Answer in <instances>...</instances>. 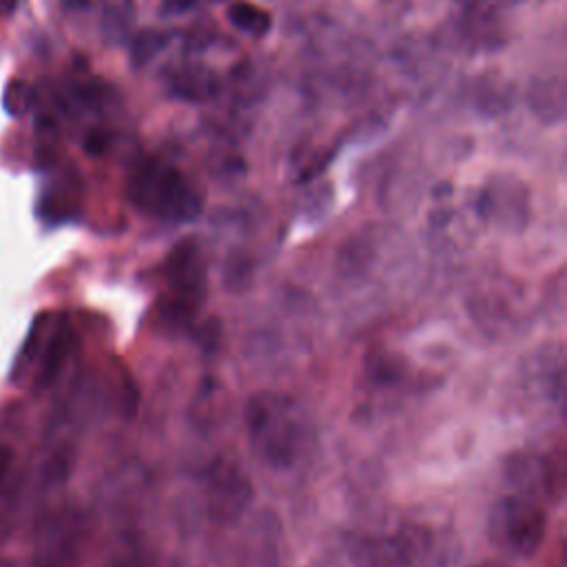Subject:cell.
I'll return each instance as SVG.
<instances>
[{"label": "cell", "mask_w": 567, "mask_h": 567, "mask_svg": "<svg viewBox=\"0 0 567 567\" xmlns=\"http://www.w3.org/2000/svg\"><path fill=\"white\" fill-rule=\"evenodd\" d=\"M529 104L538 117L558 122L565 115V86L560 78H543L529 86Z\"/></svg>", "instance_id": "9"}, {"label": "cell", "mask_w": 567, "mask_h": 567, "mask_svg": "<svg viewBox=\"0 0 567 567\" xmlns=\"http://www.w3.org/2000/svg\"><path fill=\"white\" fill-rule=\"evenodd\" d=\"M16 0H0V13H9L13 9Z\"/></svg>", "instance_id": "19"}, {"label": "cell", "mask_w": 567, "mask_h": 567, "mask_svg": "<svg viewBox=\"0 0 567 567\" xmlns=\"http://www.w3.org/2000/svg\"><path fill=\"white\" fill-rule=\"evenodd\" d=\"M368 370H370L372 381L381 383V385H390L403 377V363H399L388 352H374L368 363Z\"/></svg>", "instance_id": "15"}, {"label": "cell", "mask_w": 567, "mask_h": 567, "mask_svg": "<svg viewBox=\"0 0 567 567\" xmlns=\"http://www.w3.org/2000/svg\"><path fill=\"white\" fill-rule=\"evenodd\" d=\"M166 281L171 288L168 315L179 321H188L193 308H197L206 292V266L202 252L193 239L179 241L166 259Z\"/></svg>", "instance_id": "4"}, {"label": "cell", "mask_w": 567, "mask_h": 567, "mask_svg": "<svg viewBox=\"0 0 567 567\" xmlns=\"http://www.w3.org/2000/svg\"><path fill=\"white\" fill-rule=\"evenodd\" d=\"M2 467H4V458L0 456V472H2Z\"/></svg>", "instance_id": "20"}, {"label": "cell", "mask_w": 567, "mask_h": 567, "mask_svg": "<svg viewBox=\"0 0 567 567\" xmlns=\"http://www.w3.org/2000/svg\"><path fill=\"white\" fill-rule=\"evenodd\" d=\"M226 16H228V22L235 29H239V31L252 35V38L266 35L270 31V24H272L270 13L259 9L257 4H250V2H233L228 7Z\"/></svg>", "instance_id": "10"}, {"label": "cell", "mask_w": 567, "mask_h": 567, "mask_svg": "<svg viewBox=\"0 0 567 567\" xmlns=\"http://www.w3.org/2000/svg\"><path fill=\"white\" fill-rule=\"evenodd\" d=\"M244 425L252 454L270 470H295L315 450V425L288 394L264 390L248 396Z\"/></svg>", "instance_id": "1"}, {"label": "cell", "mask_w": 567, "mask_h": 567, "mask_svg": "<svg viewBox=\"0 0 567 567\" xmlns=\"http://www.w3.org/2000/svg\"><path fill=\"white\" fill-rule=\"evenodd\" d=\"M126 193L142 213L164 221H193L202 213L199 193L175 166L159 159L137 164Z\"/></svg>", "instance_id": "2"}, {"label": "cell", "mask_w": 567, "mask_h": 567, "mask_svg": "<svg viewBox=\"0 0 567 567\" xmlns=\"http://www.w3.org/2000/svg\"><path fill=\"white\" fill-rule=\"evenodd\" d=\"M33 102H35V91H33L27 82H22V80H11V82L7 84L4 95H2V106H4V111H7L9 115L20 117V115L29 113L31 106H33Z\"/></svg>", "instance_id": "14"}, {"label": "cell", "mask_w": 567, "mask_h": 567, "mask_svg": "<svg viewBox=\"0 0 567 567\" xmlns=\"http://www.w3.org/2000/svg\"><path fill=\"white\" fill-rule=\"evenodd\" d=\"M507 478L518 489V494L538 496L551 492V463L536 454H512L505 467Z\"/></svg>", "instance_id": "8"}, {"label": "cell", "mask_w": 567, "mask_h": 567, "mask_svg": "<svg viewBox=\"0 0 567 567\" xmlns=\"http://www.w3.org/2000/svg\"><path fill=\"white\" fill-rule=\"evenodd\" d=\"M206 503L215 520L228 523L244 514L252 501V485L244 467L230 458H217L206 472Z\"/></svg>", "instance_id": "5"}, {"label": "cell", "mask_w": 567, "mask_h": 567, "mask_svg": "<svg viewBox=\"0 0 567 567\" xmlns=\"http://www.w3.org/2000/svg\"><path fill=\"white\" fill-rule=\"evenodd\" d=\"M195 0H162V13L164 16H175V13H184L193 7Z\"/></svg>", "instance_id": "16"}, {"label": "cell", "mask_w": 567, "mask_h": 567, "mask_svg": "<svg viewBox=\"0 0 567 567\" xmlns=\"http://www.w3.org/2000/svg\"><path fill=\"white\" fill-rule=\"evenodd\" d=\"M481 215L505 230H518L529 217L527 188L514 177L492 179L478 199Z\"/></svg>", "instance_id": "6"}, {"label": "cell", "mask_w": 567, "mask_h": 567, "mask_svg": "<svg viewBox=\"0 0 567 567\" xmlns=\"http://www.w3.org/2000/svg\"><path fill=\"white\" fill-rule=\"evenodd\" d=\"M62 4L69 9H80V7H86V0H62Z\"/></svg>", "instance_id": "17"}, {"label": "cell", "mask_w": 567, "mask_h": 567, "mask_svg": "<svg viewBox=\"0 0 567 567\" xmlns=\"http://www.w3.org/2000/svg\"><path fill=\"white\" fill-rule=\"evenodd\" d=\"M173 89L184 97L204 100L206 95H210V91H215V80L204 69H182L175 73Z\"/></svg>", "instance_id": "11"}, {"label": "cell", "mask_w": 567, "mask_h": 567, "mask_svg": "<svg viewBox=\"0 0 567 567\" xmlns=\"http://www.w3.org/2000/svg\"><path fill=\"white\" fill-rule=\"evenodd\" d=\"M470 567H505V565L498 563V560H483V563H474Z\"/></svg>", "instance_id": "18"}, {"label": "cell", "mask_w": 567, "mask_h": 567, "mask_svg": "<svg viewBox=\"0 0 567 567\" xmlns=\"http://www.w3.org/2000/svg\"><path fill=\"white\" fill-rule=\"evenodd\" d=\"M403 567H443L445 543L425 523H405L388 538Z\"/></svg>", "instance_id": "7"}, {"label": "cell", "mask_w": 567, "mask_h": 567, "mask_svg": "<svg viewBox=\"0 0 567 567\" xmlns=\"http://www.w3.org/2000/svg\"><path fill=\"white\" fill-rule=\"evenodd\" d=\"M359 567H403V563L392 551L388 538L383 540H368L354 551Z\"/></svg>", "instance_id": "13"}, {"label": "cell", "mask_w": 567, "mask_h": 567, "mask_svg": "<svg viewBox=\"0 0 567 567\" xmlns=\"http://www.w3.org/2000/svg\"><path fill=\"white\" fill-rule=\"evenodd\" d=\"M168 44V35L157 29L140 31L131 42V60L135 66L148 64L164 47Z\"/></svg>", "instance_id": "12"}, {"label": "cell", "mask_w": 567, "mask_h": 567, "mask_svg": "<svg viewBox=\"0 0 567 567\" xmlns=\"http://www.w3.org/2000/svg\"><path fill=\"white\" fill-rule=\"evenodd\" d=\"M492 545L514 558H532L545 540L547 514L543 505L527 494L501 496L487 518Z\"/></svg>", "instance_id": "3"}]
</instances>
